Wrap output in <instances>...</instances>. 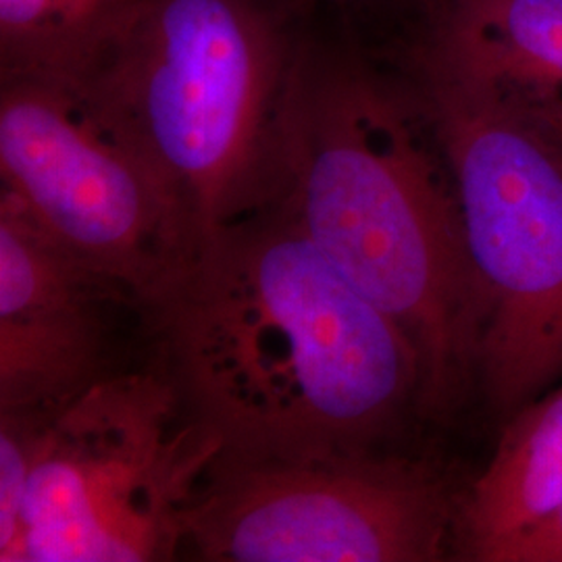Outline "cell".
Here are the masks:
<instances>
[{"label":"cell","mask_w":562,"mask_h":562,"mask_svg":"<svg viewBox=\"0 0 562 562\" xmlns=\"http://www.w3.org/2000/svg\"><path fill=\"white\" fill-rule=\"evenodd\" d=\"M276 202L417 346L425 417L475 396L482 290L438 123L401 63L336 21L306 42Z\"/></svg>","instance_id":"7a4b0ae2"},{"label":"cell","mask_w":562,"mask_h":562,"mask_svg":"<svg viewBox=\"0 0 562 562\" xmlns=\"http://www.w3.org/2000/svg\"><path fill=\"white\" fill-rule=\"evenodd\" d=\"M140 306L155 371L220 459L392 448L425 417L417 346L278 202L196 241Z\"/></svg>","instance_id":"6da1fadb"},{"label":"cell","mask_w":562,"mask_h":562,"mask_svg":"<svg viewBox=\"0 0 562 562\" xmlns=\"http://www.w3.org/2000/svg\"><path fill=\"white\" fill-rule=\"evenodd\" d=\"M220 454L155 369L104 375L42 419L15 562L176 559Z\"/></svg>","instance_id":"5b68a950"},{"label":"cell","mask_w":562,"mask_h":562,"mask_svg":"<svg viewBox=\"0 0 562 562\" xmlns=\"http://www.w3.org/2000/svg\"><path fill=\"white\" fill-rule=\"evenodd\" d=\"M311 20H331L371 44L402 38L422 18L427 0H283Z\"/></svg>","instance_id":"4fadbf2b"},{"label":"cell","mask_w":562,"mask_h":562,"mask_svg":"<svg viewBox=\"0 0 562 562\" xmlns=\"http://www.w3.org/2000/svg\"><path fill=\"white\" fill-rule=\"evenodd\" d=\"M313 23L283 0H146L81 83L157 171L194 244L278 201Z\"/></svg>","instance_id":"3957f363"},{"label":"cell","mask_w":562,"mask_h":562,"mask_svg":"<svg viewBox=\"0 0 562 562\" xmlns=\"http://www.w3.org/2000/svg\"><path fill=\"white\" fill-rule=\"evenodd\" d=\"M127 299L0 192V413H53L109 375L106 306Z\"/></svg>","instance_id":"ba28073f"},{"label":"cell","mask_w":562,"mask_h":562,"mask_svg":"<svg viewBox=\"0 0 562 562\" xmlns=\"http://www.w3.org/2000/svg\"><path fill=\"white\" fill-rule=\"evenodd\" d=\"M146 0H0V76L90 80Z\"/></svg>","instance_id":"8fae6325"},{"label":"cell","mask_w":562,"mask_h":562,"mask_svg":"<svg viewBox=\"0 0 562 562\" xmlns=\"http://www.w3.org/2000/svg\"><path fill=\"white\" fill-rule=\"evenodd\" d=\"M482 562H562V508L546 521L496 543Z\"/></svg>","instance_id":"5bb4252c"},{"label":"cell","mask_w":562,"mask_h":562,"mask_svg":"<svg viewBox=\"0 0 562 562\" xmlns=\"http://www.w3.org/2000/svg\"><path fill=\"white\" fill-rule=\"evenodd\" d=\"M462 487L392 448L217 459L183 515L181 550L211 562L446 561Z\"/></svg>","instance_id":"8992f818"},{"label":"cell","mask_w":562,"mask_h":562,"mask_svg":"<svg viewBox=\"0 0 562 562\" xmlns=\"http://www.w3.org/2000/svg\"><path fill=\"white\" fill-rule=\"evenodd\" d=\"M562 508V385L501 425L482 473L462 487L454 525L457 561L482 562L487 550Z\"/></svg>","instance_id":"30bf717a"},{"label":"cell","mask_w":562,"mask_h":562,"mask_svg":"<svg viewBox=\"0 0 562 562\" xmlns=\"http://www.w3.org/2000/svg\"><path fill=\"white\" fill-rule=\"evenodd\" d=\"M482 290L475 394L498 425L562 385V130L411 60Z\"/></svg>","instance_id":"277c9868"},{"label":"cell","mask_w":562,"mask_h":562,"mask_svg":"<svg viewBox=\"0 0 562 562\" xmlns=\"http://www.w3.org/2000/svg\"><path fill=\"white\" fill-rule=\"evenodd\" d=\"M0 178L42 234L136 304L194 246L157 171L81 83L0 76Z\"/></svg>","instance_id":"52a82bcc"},{"label":"cell","mask_w":562,"mask_h":562,"mask_svg":"<svg viewBox=\"0 0 562 562\" xmlns=\"http://www.w3.org/2000/svg\"><path fill=\"white\" fill-rule=\"evenodd\" d=\"M392 50L562 130V0H429Z\"/></svg>","instance_id":"9c48e42d"},{"label":"cell","mask_w":562,"mask_h":562,"mask_svg":"<svg viewBox=\"0 0 562 562\" xmlns=\"http://www.w3.org/2000/svg\"><path fill=\"white\" fill-rule=\"evenodd\" d=\"M44 415L34 411L0 413V562H15L21 515Z\"/></svg>","instance_id":"7c38bea8"}]
</instances>
